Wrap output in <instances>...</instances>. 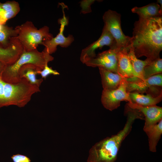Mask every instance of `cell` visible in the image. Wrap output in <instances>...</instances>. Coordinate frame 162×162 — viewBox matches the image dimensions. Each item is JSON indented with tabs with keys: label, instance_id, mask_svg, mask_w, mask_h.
I'll return each mask as SVG.
<instances>
[{
	"label": "cell",
	"instance_id": "cell-1",
	"mask_svg": "<svg viewBox=\"0 0 162 162\" xmlns=\"http://www.w3.org/2000/svg\"><path fill=\"white\" fill-rule=\"evenodd\" d=\"M133 30L130 47L136 57L144 56L151 61L159 58L162 50V17L139 18Z\"/></svg>",
	"mask_w": 162,
	"mask_h": 162
},
{
	"label": "cell",
	"instance_id": "cell-2",
	"mask_svg": "<svg viewBox=\"0 0 162 162\" xmlns=\"http://www.w3.org/2000/svg\"><path fill=\"white\" fill-rule=\"evenodd\" d=\"M125 112L126 122L123 128L117 134L107 137L95 144L90 149L88 162H115L122 144L130 132L136 119H144L139 110L130 107L127 104Z\"/></svg>",
	"mask_w": 162,
	"mask_h": 162
},
{
	"label": "cell",
	"instance_id": "cell-3",
	"mask_svg": "<svg viewBox=\"0 0 162 162\" xmlns=\"http://www.w3.org/2000/svg\"><path fill=\"white\" fill-rule=\"evenodd\" d=\"M40 87L31 84L22 78L16 83L4 81L0 76V108L10 105L24 107L32 95L40 92Z\"/></svg>",
	"mask_w": 162,
	"mask_h": 162
},
{
	"label": "cell",
	"instance_id": "cell-4",
	"mask_svg": "<svg viewBox=\"0 0 162 162\" xmlns=\"http://www.w3.org/2000/svg\"><path fill=\"white\" fill-rule=\"evenodd\" d=\"M53 59L54 58L44 49L41 52L37 49L30 51L23 50L15 62L11 64L5 65L1 76L6 82L16 83L21 80L19 71L23 65L32 64L41 70L46 65Z\"/></svg>",
	"mask_w": 162,
	"mask_h": 162
},
{
	"label": "cell",
	"instance_id": "cell-5",
	"mask_svg": "<svg viewBox=\"0 0 162 162\" xmlns=\"http://www.w3.org/2000/svg\"><path fill=\"white\" fill-rule=\"evenodd\" d=\"M17 32L16 38L21 44L23 50L30 51L37 49L39 45L43 42L53 37L50 32L49 28L47 26L38 29L30 21H27L15 28Z\"/></svg>",
	"mask_w": 162,
	"mask_h": 162
},
{
	"label": "cell",
	"instance_id": "cell-6",
	"mask_svg": "<svg viewBox=\"0 0 162 162\" xmlns=\"http://www.w3.org/2000/svg\"><path fill=\"white\" fill-rule=\"evenodd\" d=\"M121 14L116 11L108 10L103 16L104 26L115 40L118 49H129L132 38L125 35L123 32L121 27Z\"/></svg>",
	"mask_w": 162,
	"mask_h": 162
},
{
	"label": "cell",
	"instance_id": "cell-7",
	"mask_svg": "<svg viewBox=\"0 0 162 162\" xmlns=\"http://www.w3.org/2000/svg\"><path fill=\"white\" fill-rule=\"evenodd\" d=\"M127 83L126 79H124L117 88L103 90L101 100L105 108L112 111L118 108L122 101L131 102L129 97V92L127 90Z\"/></svg>",
	"mask_w": 162,
	"mask_h": 162
},
{
	"label": "cell",
	"instance_id": "cell-8",
	"mask_svg": "<svg viewBox=\"0 0 162 162\" xmlns=\"http://www.w3.org/2000/svg\"><path fill=\"white\" fill-rule=\"evenodd\" d=\"M104 46H109L110 49H118L116 42L111 34L104 26L102 34L96 41L83 49L81 53L80 60L83 64L88 60L95 57V50L99 48L101 49Z\"/></svg>",
	"mask_w": 162,
	"mask_h": 162
},
{
	"label": "cell",
	"instance_id": "cell-9",
	"mask_svg": "<svg viewBox=\"0 0 162 162\" xmlns=\"http://www.w3.org/2000/svg\"><path fill=\"white\" fill-rule=\"evenodd\" d=\"M120 50L110 49L103 51L87 61L85 64L88 66L102 68L117 73V55Z\"/></svg>",
	"mask_w": 162,
	"mask_h": 162
},
{
	"label": "cell",
	"instance_id": "cell-10",
	"mask_svg": "<svg viewBox=\"0 0 162 162\" xmlns=\"http://www.w3.org/2000/svg\"><path fill=\"white\" fill-rule=\"evenodd\" d=\"M60 24L59 31L56 36L49 40H44L42 45L45 46V49L50 55L55 52L57 49V46H60L63 47L69 46L74 40L72 35H69L65 37L63 34L64 28L68 23V20L64 14L62 18L58 20Z\"/></svg>",
	"mask_w": 162,
	"mask_h": 162
},
{
	"label": "cell",
	"instance_id": "cell-11",
	"mask_svg": "<svg viewBox=\"0 0 162 162\" xmlns=\"http://www.w3.org/2000/svg\"><path fill=\"white\" fill-rule=\"evenodd\" d=\"M127 104L130 108L140 111L144 116L145 120L143 130L144 132L162 119V107L156 105L145 106L132 103Z\"/></svg>",
	"mask_w": 162,
	"mask_h": 162
},
{
	"label": "cell",
	"instance_id": "cell-12",
	"mask_svg": "<svg viewBox=\"0 0 162 162\" xmlns=\"http://www.w3.org/2000/svg\"><path fill=\"white\" fill-rule=\"evenodd\" d=\"M23 51V48L16 37L12 38L9 46L4 47L0 44V61L5 65L13 63Z\"/></svg>",
	"mask_w": 162,
	"mask_h": 162
},
{
	"label": "cell",
	"instance_id": "cell-13",
	"mask_svg": "<svg viewBox=\"0 0 162 162\" xmlns=\"http://www.w3.org/2000/svg\"><path fill=\"white\" fill-rule=\"evenodd\" d=\"M128 82L127 90L129 92L143 94L153 86H162V74L154 75L144 80Z\"/></svg>",
	"mask_w": 162,
	"mask_h": 162
},
{
	"label": "cell",
	"instance_id": "cell-14",
	"mask_svg": "<svg viewBox=\"0 0 162 162\" xmlns=\"http://www.w3.org/2000/svg\"><path fill=\"white\" fill-rule=\"evenodd\" d=\"M129 50L123 48L118 51L117 55V73L125 79L136 77L128 56Z\"/></svg>",
	"mask_w": 162,
	"mask_h": 162
},
{
	"label": "cell",
	"instance_id": "cell-15",
	"mask_svg": "<svg viewBox=\"0 0 162 162\" xmlns=\"http://www.w3.org/2000/svg\"><path fill=\"white\" fill-rule=\"evenodd\" d=\"M103 89L113 90L118 87L123 78L119 74L98 68Z\"/></svg>",
	"mask_w": 162,
	"mask_h": 162
},
{
	"label": "cell",
	"instance_id": "cell-16",
	"mask_svg": "<svg viewBox=\"0 0 162 162\" xmlns=\"http://www.w3.org/2000/svg\"><path fill=\"white\" fill-rule=\"evenodd\" d=\"M128 56L136 77L127 79V81L130 82L145 80L143 75L144 68L151 61L147 59L143 61L137 58L133 48L131 47L128 52Z\"/></svg>",
	"mask_w": 162,
	"mask_h": 162
},
{
	"label": "cell",
	"instance_id": "cell-17",
	"mask_svg": "<svg viewBox=\"0 0 162 162\" xmlns=\"http://www.w3.org/2000/svg\"><path fill=\"white\" fill-rule=\"evenodd\" d=\"M20 10L19 4L16 1L0 2V24L5 25L9 20L15 16Z\"/></svg>",
	"mask_w": 162,
	"mask_h": 162
},
{
	"label": "cell",
	"instance_id": "cell-18",
	"mask_svg": "<svg viewBox=\"0 0 162 162\" xmlns=\"http://www.w3.org/2000/svg\"><path fill=\"white\" fill-rule=\"evenodd\" d=\"M34 64H28L22 66L20 68L19 74L20 79H25L31 84L40 87L43 81V79H38L36 75L38 71H41Z\"/></svg>",
	"mask_w": 162,
	"mask_h": 162
},
{
	"label": "cell",
	"instance_id": "cell-19",
	"mask_svg": "<svg viewBox=\"0 0 162 162\" xmlns=\"http://www.w3.org/2000/svg\"><path fill=\"white\" fill-rule=\"evenodd\" d=\"M131 11L137 14L139 18L148 19L162 16V10L157 3H153L143 7H135L131 9Z\"/></svg>",
	"mask_w": 162,
	"mask_h": 162
},
{
	"label": "cell",
	"instance_id": "cell-20",
	"mask_svg": "<svg viewBox=\"0 0 162 162\" xmlns=\"http://www.w3.org/2000/svg\"><path fill=\"white\" fill-rule=\"evenodd\" d=\"M129 95L132 103L145 106L156 105L162 99V94L154 97L149 94L144 95L136 92H129Z\"/></svg>",
	"mask_w": 162,
	"mask_h": 162
},
{
	"label": "cell",
	"instance_id": "cell-21",
	"mask_svg": "<svg viewBox=\"0 0 162 162\" xmlns=\"http://www.w3.org/2000/svg\"><path fill=\"white\" fill-rule=\"evenodd\" d=\"M148 136L150 151H157V146L162 134V119L145 132Z\"/></svg>",
	"mask_w": 162,
	"mask_h": 162
},
{
	"label": "cell",
	"instance_id": "cell-22",
	"mask_svg": "<svg viewBox=\"0 0 162 162\" xmlns=\"http://www.w3.org/2000/svg\"><path fill=\"white\" fill-rule=\"evenodd\" d=\"M162 73V59L159 57L151 61L145 67L143 72L144 78L145 80Z\"/></svg>",
	"mask_w": 162,
	"mask_h": 162
},
{
	"label": "cell",
	"instance_id": "cell-23",
	"mask_svg": "<svg viewBox=\"0 0 162 162\" xmlns=\"http://www.w3.org/2000/svg\"><path fill=\"white\" fill-rule=\"evenodd\" d=\"M17 32L15 28L5 25L0 30V44L4 47H8L13 38L16 37Z\"/></svg>",
	"mask_w": 162,
	"mask_h": 162
},
{
	"label": "cell",
	"instance_id": "cell-24",
	"mask_svg": "<svg viewBox=\"0 0 162 162\" xmlns=\"http://www.w3.org/2000/svg\"><path fill=\"white\" fill-rule=\"evenodd\" d=\"M38 74L41 75L42 78L45 79L50 75H59V73L57 70H53L51 67H49L48 64H46L42 70L38 71Z\"/></svg>",
	"mask_w": 162,
	"mask_h": 162
},
{
	"label": "cell",
	"instance_id": "cell-25",
	"mask_svg": "<svg viewBox=\"0 0 162 162\" xmlns=\"http://www.w3.org/2000/svg\"><path fill=\"white\" fill-rule=\"evenodd\" d=\"M13 162H30L29 158L25 155L17 154L13 155L11 157Z\"/></svg>",
	"mask_w": 162,
	"mask_h": 162
},
{
	"label": "cell",
	"instance_id": "cell-26",
	"mask_svg": "<svg viewBox=\"0 0 162 162\" xmlns=\"http://www.w3.org/2000/svg\"><path fill=\"white\" fill-rule=\"evenodd\" d=\"M5 65L0 61V76L4 70Z\"/></svg>",
	"mask_w": 162,
	"mask_h": 162
},
{
	"label": "cell",
	"instance_id": "cell-27",
	"mask_svg": "<svg viewBox=\"0 0 162 162\" xmlns=\"http://www.w3.org/2000/svg\"><path fill=\"white\" fill-rule=\"evenodd\" d=\"M157 1V3L159 4L160 9L162 10V0H158Z\"/></svg>",
	"mask_w": 162,
	"mask_h": 162
}]
</instances>
